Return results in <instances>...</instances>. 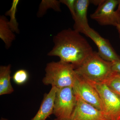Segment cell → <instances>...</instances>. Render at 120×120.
<instances>
[{
    "instance_id": "cell-1",
    "label": "cell",
    "mask_w": 120,
    "mask_h": 120,
    "mask_svg": "<svg viewBox=\"0 0 120 120\" xmlns=\"http://www.w3.org/2000/svg\"><path fill=\"white\" fill-rule=\"evenodd\" d=\"M54 46L49 56H57L60 61L79 67L94 52L91 46L80 32L71 28L61 31L53 37Z\"/></svg>"
},
{
    "instance_id": "cell-2",
    "label": "cell",
    "mask_w": 120,
    "mask_h": 120,
    "mask_svg": "<svg viewBox=\"0 0 120 120\" xmlns=\"http://www.w3.org/2000/svg\"><path fill=\"white\" fill-rule=\"evenodd\" d=\"M75 71L77 75L85 79L102 83L113 72L112 62L103 60L98 52L94 51Z\"/></svg>"
},
{
    "instance_id": "cell-3",
    "label": "cell",
    "mask_w": 120,
    "mask_h": 120,
    "mask_svg": "<svg viewBox=\"0 0 120 120\" xmlns=\"http://www.w3.org/2000/svg\"><path fill=\"white\" fill-rule=\"evenodd\" d=\"M75 69L73 65L60 61L49 62L46 65L42 82L58 88L72 87L76 79Z\"/></svg>"
},
{
    "instance_id": "cell-4",
    "label": "cell",
    "mask_w": 120,
    "mask_h": 120,
    "mask_svg": "<svg viewBox=\"0 0 120 120\" xmlns=\"http://www.w3.org/2000/svg\"><path fill=\"white\" fill-rule=\"evenodd\" d=\"M84 79L98 93L104 106L103 113L107 120H120V95L112 90L105 84Z\"/></svg>"
},
{
    "instance_id": "cell-5",
    "label": "cell",
    "mask_w": 120,
    "mask_h": 120,
    "mask_svg": "<svg viewBox=\"0 0 120 120\" xmlns=\"http://www.w3.org/2000/svg\"><path fill=\"white\" fill-rule=\"evenodd\" d=\"M77 99L72 87L57 88L54 101L53 114L61 120H69L75 109Z\"/></svg>"
},
{
    "instance_id": "cell-6",
    "label": "cell",
    "mask_w": 120,
    "mask_h": 120,
    "mask_svg": "<svg viewBox=\"0 0 120 120\" xmlns=\"http://www.w3.org/2000/svg\"><path fill=\"white\" fill-rule=\"evenodd\" d=\"M118 0H104L90 17L102 26H115L120 24V17L116 10Z\"/></svg>"
},
{
    "instance_id": "cell-7",
    "label": "cell",
    "mask_w": 120,
    "mask_h": 120,
    "mask_svg": "<svg viewBox=\"0 0 120 120\" xmlns=\"http://www.w3.org/2000/svg\"><path fill=\"white\" fill-rule=\"evenodd\" d=\"M72 87L76 97L103 112V102L98 93L86 80L76 74V79Z\"/></svg>"
},
{
    "instance_id": "cell-8",
    "label": "cell",
    "mask_w": 120,
    "mask_h": 120,
    "mask_svg": "<svg viewBox=\"0 0 120 120\" xmlns=\"http://www.w3.org/2000/svg\"><path fill=\"white\" fill-rule=\"evenodd\" d=\"M82 33L94 42L98 47V53L103 60L112 62L120 60V56L116 52L109 41L101 37L96 31L90 27Z\"/></svg>"
},
{
    "instance_id": "cell-9",
    "label": "cell",
    "mask_w": 120,
    "mask_h": 120,
    "mask_svg": "<svg viewBox=\"0 0 120 120\" xmlns=\"http://www.w3.org/2000/svg\"><path fill=\"white\" fill-rule=\"evenodd\" d=\"M76 98V105L69 120H108L103 112Z\"/></svg>"
},
{
    "instance_id": "cell-10",
    "label": "cell",
    "mask_w": 120,
    "mask_h": 120,
    "mask_svg": "<svg viewBox=\"0 0 120 120\" xmlns=\"http://www.w3.org/2000/svg\"><path fill=\"white\" fill-rule=\"evenodd\" d=\"M90 3L89 0H76L73 29L80 33L90 27L87 18V10Z\"/></svg>"
},
{
    "instance_id": "cell-11",
    "label": "cell",
    "mask_w": 120,
    "mask_h": 120,
    "mask_svg": "<svg viewBox=\"0 0 120 120\" xmlns=\"http://www.w3.org/2000/svg\"><path fill=\"white\" fill-rule=\"evenodd\" d=\"M57 88L52 87L48 94H45L38 112L31 120H45L53 114L54 101Z\"/></svg>"
},
{
    "instance_id": "cell-12",
    "label": "cell",
    "mask_w": 120,
    "mask_h": 120,
    "mask_svg": "<svg viewBox=\"0 0 120 120\" xmlns=\"http://www.w3.org/2000/svg\"><path fill=\"white\" fill-rule=\"evenodd\" d=\"M11 65L0 67V95L10 94L14 91L11 84Z\"/></svg>"
},
{
    "instance_id": "cell-13",
    "label": "cell",
    "mask_w": 120,
    "mask_h": 120,
    "mask_svg": "<svg viewBox=\"0 0 120 120\" xmlns=\"http://www.w3.org/2000/svg\"><path fill=\"white\" fill-rule=\"evenodd\" d=\"M15 32L9 26V20L4 15L0 16V38L4 42L5 47L8 49L15 39Z\"/></svg>"
},
{
    "instance_id": "cell-14",
    "label": "cell",
    "mask_w": 120,
    "mask_h": 120,
    "mask_svg": "<svg viewBox=\"0 0 120 120\" xmlns=\"http://www.w3.org/2000/svg\"><path fill=\"white\" fill-rule=\"evenodd\" d=\"M60 4V0H42L39 7L37 16L38 18L42 17L50 9H52L56 11L61 12Z\"/></svg>"
},
{
    "instance_id": "cell-15",
    "label": "cell",
    "mask_w": 120,
    "mask_h": 120,
    "mask_svg": "<svg viewBox=\"0 0 120 120\" xmlns=\"http://www.w3.org/2000/svg\"><path fill=\"white\" fill-rule=\"evenodd\" d=\"M19 1L14 0L13 1L12 6L10 10L6 12V15L11 17L10 21H9L10 27L14 32L19 34V25L15 17V13L16 9Z\"/></svg>"
},
{
    "instance_id": "cell-16",
    "label": "cell",
    "mask_w": 120,
    "mask_h": 120,
    "mask_svg": "<svg viewBox=\"0 0 120 120\" xmlns=\"http://www.w3.org/2000/svg\"><path fill=\"white\" fill-rule=\"evenodd\" d=\"M104 84L114 92L120 95V73L113 72Z\"/></svg>"
},
{
    "instance_id": "cell-17",
    "label": "cell",
    "mask_w": 120,
    "mask_h": 120,
    "mask_svg": "<svg viewBox=\"0 0 120 120\" xmlns=\"http://www.w3.org/2000/svg\"><path fill=\"white\" fill-rule=\"evenodd\" d=\"M29 78V74L27 71L23 69L18 70L14 73L12 77L14 82L17 85L24 84L27 82Z\"/></svg>"
},
{
    "instance_id": "cell-18",
    "label": "cell",
    "mask_w": 120,
    "mask_h": 120,
    "mask_svg": "<svg viewBox=\"0 0 120 120\" xmlns=\"http://www.w3.org/2000/svg\"><path fill=\"white\" fill-rule=\"evenodd\" d=\"M60 1L61 4L65 5L68 7L73 19L75 16L76 0H60Z\"/></svg>"
},
{
    "instance_id": "cell-19",
    "label": "cell",
    "mask_w": 120,
    "mask_h": 120,
    "mask_svg": "<svg viewBox=\"0 0 120 120\" xmlns=\"http://www.w3.org/2000/svg\"><path fill=\"white\" fill-rule=\"evenodd\" d=\"M112 70L113 72L120 73V60L112 62Z\"/></svg>"
},
{
    "instance_id": "cell-20",
    "label": "cell",
    "mask_w": 120,
    "mask_h": 120,
    "mask_svg": "<svg viewBox=\"0 0 120 120\" xmlns=\"http://www.w3.org/2000/svg\"><path fill=\"white\" fill-rule=\"evenodd\" d=\"M104 0H90V3L98 6L104 1Z\"/></svg>"
},
{
    "instance_id": "cell-21",
    "label": "cell",
    "mask_w": 120,
    "mask_h": 120,
    "mask_svg": "<svg viewBox=\"0 0 120 120\" xmlns=\"http://www.w3.org/2000/svg\"><path fill=\"white\" fill-rule=\"evenodd\" d=\"M116 11L118 13V15H120V0H119V3H118V5H117V8Z\"/></svg>"
},
{
    "instance_id": "cell-22",
    "label": "cell",
    "mask_w": 120,
    "mask_h": 120,
    "mask_svg": "<svg viewBox=\"0 0 120 120\" xmlns=\"http://www.w3.org/2000/svg\"><path fill=\"white\" fill-rule=\"evenodd\" d=\"M116 28L117 30V31L119 34V38L120 39V24H117L116 26Z\"/></svg>"
},
{
    "instance_id": "cell-23",
    "label": "cell",
    "mask_w": 120,
    "mask_h": 120,
    "mask_svg": "<svg viewBox=\"0 0 120 120\" xmlns=\"http://www.w3.org/2000/svg\"><path fill=\"white\" fill-rule=\"evenodd\" d=\"M0 120H8L7 119H5V118H2Z\"/></svg>"
},
{
    "instance_id": "cell-24",
    "label": "cell",
    "mask_w": 120,
    "mask_h": 120,
    "mask_svg": "<svg viewBox=\"0 0 120 120\" xmlns=\"http://www.w3.org/2000/svg\"><path fill=\"white\" fill-rule=\"evenodd\" d=\"M54 120H59V119H57V118H56V119H55Z\"/></svg>"
}]
</instances>
